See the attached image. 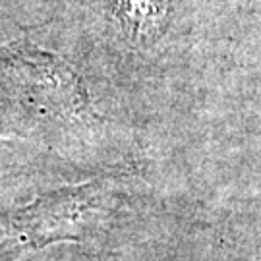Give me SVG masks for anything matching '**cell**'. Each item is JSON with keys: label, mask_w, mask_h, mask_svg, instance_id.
<instances>
[{"label": "cell", "mask_w": 261, "mask_h": 261, "mask_svg": "<svg viewBox=\"0 0 261 261\" xmlns=\"http://www.w3.org/2000/svg\"><path fill=\"white\" fill-rule=\"evenodd\" d=\"M124 29L138 41H153L167 23L168 0H116Z\"/></svg>", "instance_id": "3957f363"}, {"label": "cell", "mask_w": 261, "mask_h": 261, "mask_svg": "<svg viewBox=\"0 0 261 261\" xmlns=\"http://www.w3.org/2000/svg\"><path fill=\"white\" fill-rule=\"evenodd\" d=\"M0 87L37 118H68L87 107L84 80L60 56L29 43L0 48Z\"/></svg>", "instance_id": "7a4b0ae2"}, {"label": "cell", "mask_w": 261, "mask_h": 261, "mask_svg": "<svg viewBox=\"0 0 261 261\" xmlns=\"http://www.w3.org/2000/svg\"><path fill=\"white\" fill-rule=\"evenodd\" d=\"M111 211V188L101 182L55 190L0 219V255L41 248L56 240H80L95 230Z\"/></svg>", "instance_id": "6da1fadb"}]
</instances>
